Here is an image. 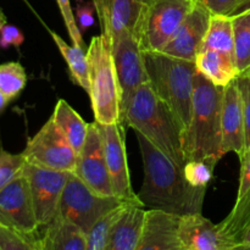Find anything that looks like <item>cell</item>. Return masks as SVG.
<instances>
[{
    "instance_id": "obj_1",
    "label": "cell",
    "mask_w": 250,
    "mask_h": 250,
    "mask_svg": "<svg viewBox=\"0 0 250 250\" xmlns=\"http://www.w3.org/2000/svg\"><path fill=\"white\" fill-rule=\"evenodd\" d=\"M144 167V181L137 194L146 209L176 216L202 214L207 188H195L186 180L183 168L142 134L137 133Z\"/></svg>"
},
{
    "instance_id": "obj_2",
    "label": "cell",
    "mask_w": 250,
    "mask_h": 250,
    "mask_svg": "<svg viewBox=\"0 0 250 250\" xmlns=\"http://www.w3.org/2000/svg\"><path fill=\"white\" fill-rule=\"evenodd\" d=\"M121 122L146 137L155 148L183 168V132L168 105L154 92L150 83L136 90L121 115Z\"/></svg>"
},
{
    "instance_id": "obj_3",
    "label": "cell",
    "mask_w": 250,
    "mask_h": 250,
    "mask_svg": "<svg viewBox=\"0 0 250 250\" xmlns=\"http://www.w3.org/2000/svg\"><path fill=\"white\" fill-rule=\"evenodd\" d=\"M224 88L197 71L194 77L192 119L183 136L186 161L202 160L216 166L222 154L221 106Z\"/></svg>"
},
{
    "instance_id": "obj_4",
    "label": "cell",
    "mask_w": 250,
    "mask_h": 250,
    "mask_svg": "<svg viewBox=\"0 0 250 250\" xmlns=\"http://www.w3.org/2000/svg\"><path fill=\"white\" fill-rule=\"evenodd\" d=\"M144 62L151 88L172 110L185 136L192 119L195 62L161 51H144Z\"/></svg>"
},
{
    "instance_id": "obj_5",
    "label": "cell",
    "mask_w": 250,
    "mask_h": 250,
    "mask_svg": "<svg viewBox=\"0 0 250 250\" xmlns=\"http://www.w3.org/2000/svg\"><path fill=\"white\" fill-rule=\"evenodd\" d=\"M89 90L95 122L102 126L121 122V97L111 43L103 34L93 37L87 49ZM122 124V122H121Z\"/></svg>"
},
{
    "instance_id": "obj_6",
    "label": "cell",
    "mask_w": 250,
    "mask_h": 250,
    "mask_svg": "<svg viewBox=\"0 0 250 250\" xmlns=\"http://www.w3.org/2000/svg\"><path fill=\"white\" fill-rule=\"evenodd\" d=\"M133 202L139 200H125L116 195L99 194L75 173H71L61 195L58 216L72 222L88 233L105 215Z\"/></svg>"
},
{
    "instance_id": "obj_7",
    "label": "cell",
    "mask_w": 250,
    "mask_h": 250,
    "mask_svg": "<svg viewBox=\"0 0 250 250\" xmlns=\"http://www.w3.org/2000/svg\"><path fill=\"white\" fill-rule=\"evenodd\" d=\"M195 4L197 0H148L136 34L142 50H163Z\"/></svg>"
},
{
    "instance_id": "obj_8",
    "label": "cell",
    "mask_w": 250,
    "mask_h": 250,
    "mask_svg": "<svg viewBox=\"0 0 250 250\" xmlns=\"http://www.w3.org/2000/svg\"><path fill=\"white\" fill-rule=\"evenodd\" d=\"M22 156L27 164L62 172H75L77 153L54 120L49 119L28 139Z\"/></svg>"
},
{
    "instance_id": "obj_9",
    "label": "cell",
    "mask_w": 250,
    "mask_h": 250,
    "mask_svg": "<svg viewBox=\"0 0 250 250\" xmlns=\"http://www.w3.org/2000/svg\"><path fill=\"white\" fill-rule=\"evenodd\" d=\"M111 53L119 81L122 115L136 90L149 82V76L144 51L133 32L125 31L114 37Z\"/></svg>"
},
{
    "instance_id": "obj_10",
    "label": "cell",
    "mask_w": 250,
    "mask_h": 250,
    "mask_svg": "<svg viewBox=\"0 0 250 250\" xmlns=\"http://www.w3.org/2000/svg\"><path fill=\"white\" fill-rule=\"evenodd\" d=\"M23 173L28 180L34 212L42 229L58 216L61 195L72 172L48 170L26 163Z\"/></svg>"
},
{
    "instance_id": "obj_11",
    "label": "cell",
    "mask_w": 250,
    "mask_h": 250,
    "mask_svg": "<svg viewBox=\"0 0 250 250\" xmlns=\"http://www.w3.org/2000/svg\"><path fill=\"white\" fill-rule=\"evenodd\" d=\"M0 221L28 234H38L41 231L23 170L0 189Z\"/></svg>"
},
{
    "instance_id": "obj_12",
    "label": "cell",
    "mask_w": 250,
    "mask_h": 250,
    "mask_svg": "<svg viewBox=\"0 0 250 250\" xmlns=\"http://www.w3.org/2000/svg\"><path fill=\"white\" fill-rule=\"evenodd\" d=\"M73 173L99 194L115 195L105 159L102 129L97 122L89 124L87 139L78 153Z\"/></svg>"
},
{
    "instance_id": "obj_13",
    "label": "cell",
    "mask_w": 250,
    "mask_h": 250,
    "mask_svg": "<svg viewBox=\"0 0 250 250\" xmlns=\"http://www.w3.org/2000/svg\"><path fill=\"white\" fill-rule=\"evenodd\" d=\"M103 146L105 159L109 168L112 192L116 197L125 200H139L132 189L129 177L128 163H127L126 144H125L124 124H112L102 126Z\"/></svg>"
},
{
    "instance_id": "obj_14",
    "label": "cell",
    "mask_w": 250,
    "mask_h": 250,
    "mask_svg": "<svg viewBox=\"0 0 250 250\" xmlns=\"http://www.w3.org/2000/svg\"><path fill=\"white\" fill-rule=\"evenodd\" d=\"M211 15L204 5L197 1L161 53L182 60L195 61L204 45Z\"/></svg>"
},
{
    "instance_id": "obj_15",
    "label": "cell",
    "mask_w": 250,
    "mask_h": 250,
    "mask_svg": "<svg viewBox=\"0 0 250 250\" xmlns=\"http://www.w3.org/2000/svg\"><path fill=\"white\" fill-rule=\"evenodd\" d=\"M221 128L222 154L226 155L233 151L241 158L246 150V133L243 105L237 80L227 84L222 92Z\"/></svg>"
},
{
    "instance_id": "obj_16",
    "label": "cell",
    "mask_w": 250,
    "mask_h": 250,
    "mask_svg": "<svg viewBox=\"0 0 250 250\" xmlns=\"http://www.w3.org/2000/svg\"><path fill=\"white\" fill-rule=\"evenodd\" d=\"M99 19L102 34L111 43L121 32L137 34L143 5L137 0H92Z\"/></svg>"
},
{
    "instance_id": "obj_17",
    "label": "cell",
    "mask_w": 250,
    "mask_h": 250,
    "mask_svg": "<svg viewBox=\"0 0 250 250\" xmlns=\"http://www.w3.org/2000/svg\"><path fill=\"white\" fill-rule=\"evenodd\" d=\"M180 219V216L161 210L146 209L137 250H185L178 234Z\"/></svg>"
},
{
    "instance_id": "obj_18",
    "label": "cell",
    "mask_w": 250,
    "mask_h": 250,
    "mask_svg": "<svg viewBox=\"0 0 250 250\" xmlns=\"http://www.w3.org/2000/svg\"><path fill=\"white\" fill-rule=\"evenodd\" d=\"M178 234L186 250H234L220 229L203 214L182 216Z\"/></svg>"
},
{
    "instance_id": "obj_19",
    "label": "cell",
    "mask_w": 250,
    "mask_h": 250,
    "mask_svg": "<svg viewBox=\"0 0 250 250\" xmlns=\"http://www.w3.org/2000/svg\"><path fill=\"white\" fill-rule=\"evenodd\" d=\"M146 215V209L141 203L127 204L112 225L106 250H137Z\"/></svg>"
},
{
    "instance_id": "obj_20",
    "label": "cell",
    "mask_w": 250,
    "mask_h": 250,
    "mask_svg": "<svg viewBox=\"0 0 250 250\" xmlns=\"http://www.w3.org/2000/svg\"><path fill=\"white\" fill-rule=\"evenodd\" d=\"M41 229L43 250H87V233L67 220L56 216Z\"/></svg>"
},
{
    "instance_id": "obj_21",
    "label": "cell",
    "mask_w": 250,
    "mask_h": 250,
    "mask_svg": "<svg viewBox=\"0 0 250 250\" xmlns=\"http://www.w3.org/2000/svg\"><path fill=\"white\" fill-rule=\"evenodd\" d=\"M194 62L198 72L217 87L225 88L239 76L234 59L212 49L202 48Z\"/></svg>"
},
{
    "instance_id": "obj_22",
    "label": "cell",
    "mask_w": 250,
    "mask_h": 250,
    "mask_svg": "<svg viewBox=\"0 0 250 250\" xmlns=\"http://www.w3.org/2000/svg\"><path fill=\"white\" fill-rule=\"evenodd\" d=\"M51 119L58 125L61 132L65 134L67 141L70 142L78 155L81 149L84 146L85 139H87L89 124H87L80 116V114L63 99L58 100Z\"/></svg>"
},
{
    "instance_id": "obj_23",
    "label": "cell",
    "mask_w": 250,
    "mask_h": 250,
    "mask_svg": "<svg viewBox=\"0 0 250 250\" xmlns=\"http://www.w3.org/2000/svg\"><path fill=\"white\" fill-rule=\"evenodd\" d=\"M50 36L67 65L72 82L80 85L88 93L89 90V70H88L87 53H84L83 46L73 45V44L70 45L67 42L63 41L58 33L53 31H50Z\"/></svg>"
},
{
    "instance_id": "obj_24",
    "label": "cell",
    "mask_w": 250,
    "mask_h": 250,
    "mask_svg": "<svg viewBox=\"0 0 250 250\" xmlns=\"http://www.w3.org/2000/svg\"><path fill=\"white\" fill-rule=\"evenodd\" d=\"M217 225L234 248L243 243L244 237L250 229V189L246 195L236 200L229 216Z\"/></svg>"
},
{
    "instance_id": "obj_25",
    "label": "cell",
    "mask_w": 250,
    "mask_h": 250,
    "mask_svg": "<svg viewBox=\"0 0 250 250\" xmlns=\"http://www.w3.org/2000/svg\"><path fill=\"white\" fill-rule=\"evenodd\" d=\"M203 48L220 51L234 59L233 20L229 15H211ZM236 61V59H234ZM237 66V65H236Z\"/></svg>"
},
{
    "instance_id": "obj_26",
    "label": "cell",
    "mask_w": 250,
    "mask_h": 250,
    "mask_svg": "<svg viewBox=\"0 0 250 250\" xmlns=\"http://www.w3.org/2000/svg\"><path fill=\"white\" fill-rule=\"evenodd\" d=\"M233 20L234 59L239 75L250 71V12L231 16Z\"/></svg>"
},
{
    "instance_id": "obj_27",
    "label": "cell",
    "mask_w": 250,
    "mask_h": 250,
    "mask_svg": "<svg viewBox=\"0 0 250 250\" xmlns=\"http://www.w3.org/2000/svg\"><path fill=\"white\" fill-rule=\"evenodd\" d=\"M27 83L23 66L16 61L0 65V90L9 102L19 97Z\"/></svg>"
},
{
    "instance_id": "obj_28",
    "label": "cell",
    "mask_w": 250,
    "mask_h": 250,
    "mask_svg": "<svg viewBox=\"0 0 250 250\" xmlns=\"http://www.w3.org/2000/svg\"><path fill=\"white\" fill-rule=\"evenodd\" d=\"M1 250H43L38 234H28L0 221Z\"/></svg>"
},
{
    "instance_id": "obj_29",
    "label": "cell",
    "mask_w": 250,
    "mask_h": 250,
    "mask_svg": "<svg viewBox=\"0 0 250 250\" xmlns=\"http://www.w3.org/2000/svg\"><path fill=\"white\" fill-rule=\"evenodd\" d=\"M126 205L112 210L111 212L105 215L103 219H100L99 221L89 229V232L87 233V250H106L107 239H109V234L110 231H111L112 225L116 221L117 217L121 214L122 209H124Z\"/></svg>"
},
{
    "instance_id": "obj_30",
    "label": "cell",
    "mask_w": 250,
    "mask_h": 250,
    "mask_svg": "<svg viewBox=\"0 0 250 250\" xmlns=\"http://www.w3.org/2000/svg\"><path fill=\"white\" fill-rule=\"evenodd\" d=\"M24 164L22 154H11L0 149V189L22 172Z\"/></svg>"
},
{
    "instance_id": "obj_31",
    "label": "cell",
    "mask_w": 250,
    "mask_h": 250,
    "mask_svg": "<svg viewBox=\"0 0 250 250\" xmlns=\"http://www.w3.org/2000/svg\"><path fill=\"white\" fill-rule=\"evenodd\" d=\"M215 167L202 160H188L183 166V173L189 185L195 188H207L211 181Z\"/></svg>"
},
{
    "instance_id": "obj_32",
    "label": "cell",
    "mask_w": 250,
    "mask_h": 250,
    "mask_svg": "<svg viewBox=\"0 0 250 250\" xmlns=\"http://www.w3.org/2000/svg\"><path fill=\"white\" fill-rule=\"evenodd\" d=\"M56 2L59 5L61 15H62L63 22H65V26L67 28L68 36H70L72 44L73 45L83 46L84 48V42H83L82 33H81L80 28L77 26V22H76V17L75 14H73L70 0H56Z\"/></svg>"
},
{
    "instance_id": "obj_33",
    "label": "cell",
    "mask_w": 250,
    "mask_h": 250,
    "mask_svg": "<svg viewBox=\"0 0 250 250\" xmlns=\"http://www.w3.org/2000/svg\"><path fill=\"white\" fill-rule=\"evenodd\" d=\"M242 97L244 116V133H246V149L250 146V71L239 75L236 78Z\"/></svg>"
},
{
    "instance_id": "obj_34",
    "label": "cell",
    "mask_w": 250,
    "mask_h": 250,
    "mask_svg": "<svg viewBox=\"0 0 250 250\" xmlns=\"http://www.w3.org/2000/svg\"><path fill=\"white\" fill-rule=\"evenodd\" d=\"M94 12L95 7L93 1H83V0H80L77 2L75 17L81 33L89 29L94 24Z\"/></svg>"
},
{
    "instance_id": "obj_35",
    "label": "cell",
    "mask_w": 250,
    "mask_h": 250,
    "mask_svg": "<svg viewBox=\"0 0 250 250\" xmlns=\"http://www.w3.org/2000/svg\"><path fill=\"white\" fill-rule=\"evenodd\" d=\"M24 41V36L16 26L12 24H5L0 31V46L4 49L10 46H16L19 48Z\"/></svg>"
},
{
    "instance_id": "obj_36",
    "label": "cell",
    "mask_w": 250,
    "mask_h": 250,
    "mask_svg": "<svg viewBox=\"0 0 250 250\" xmlns=\"http://www.w3.org/2000/svg\"><path fill=\"white\" fill-rule=\"evenodd\" d=\"M241 160V175H239V186L237 199L246 195L250 189V146L244 150Z\"/></svg>"
},
{
    "instance_id": "obj_37",
    "label": "cell",
    "mask_w": 250,
    "mask_h": 250,
    "mask_svg": "<svg viewBox=\"0 0 250 250\" xmlns=\"http://www.w3.org/2000/svg\"><path fill=\"white\" fill-rule=\"evenodd\" d=\"M214 15H229L238 5L239 0H197Z\"/></svg>"
},
{
    "instance_id": "obj_38",
    "label": "cell",
    "mask_w": 250,
    "mask_h": 250,
    "mask_svg": "<svg viewBox=\"0 0 250 250\" xmlns=\"http://www.w3.org/2000/svg\"><path fill=\"white\" fill-rule=\"evenodd\" d=\"M249 12H250V0H247L244 4L239 5L238 7H236V9H234L233 11L231 12V15H229V16H237V15L249 14Z\"/></svg>"
},
{
    "instance_id": "obj_39",
    "label": "cell",
    "mask_w": 250,
    "mask_h": 250,
    "mask_svg": "<svg viewBox=\"0 0 250 250\" xmlns=\"http://www.w3.org/2000/svg\"><path fill=\"white\" fill-rule=\"evenodd\" d=\"M9 104V100L5 98V95L2 94V92L0 90V114H1L2 111H4V109L6 107V105Z\"/></svg>"
},
{
    "instance_id": "obj_40",
    "label": "cell",
    "mask_w": 250,
    "mask_h": 250,
    "mask_svg": "<svg viewBox=\"0 0 250 250\" xmlns=\"http://www.w3.org/2000/svg\"><path fill=\"white\" fill-rule=\"evenodd\" d=\"M6 24V17H5L4 12L1 11V9H0V31H1L2 27Z\"/></svg>"
},
{
    "instance_id": "obj_41",
    "label": "cell",
    "mask_w": 250,
    "mask_h": 250,
    "mask_svg": "<svg viewBox=\"0 0 250 250\" xmlns=\"http://www.w3.org/2000/svg\"><path fill=\"white\" fill-rule=\"evenodd\" d=\"M241 246H247V247H250V229H249L248 232H247L246 237H244V239H243V243H242ZM241 246H239V247H241Z\"/></svg>"
},
{
    "instance_id": "obj_42",
    "label": "cell",
    "mask_w": 250,
    "mask_h": 250,
    "mask_svg": "<svg viewBox=\"0 0 250 250\" xmlns=\"http://www.w3.org/2000/svg\"><path fill=\"white\" fill-rule=\"evenodd\" d=\"M137 1H138L139 4H142V5H146V2L148 1V0H137Z\"/></svg>"
},
{
    "instance_id": "obj_43",
    "label": "cell",
    "mask_w": 250,
    "mask_h": 250,
    "mask_svg": "<svg viewBox=\"0 0 250 250\" xmlns=\"http://www.w3.org/2000/svg\"><path fill=\"white\" fill-rule=\"evenodd\" d=\"M246 1H247V0H239V2H238V5H237V7H238V6H239V5L244 4V2H246ZM229 15H231V14H229Z\"/></svg>"
},
{
    "instance_id": "obj_44",
    "label": "cell",
    "mask_w": 250,
    "mask_h": 250,
    "mask_svg": "<svg viewBox=\"0 0 250 250\" xmlns=\"http://www.w3.org/2000/svg\"><path fill=\"white\" fill-rule=\"evenodd\" d=\"M0 250H1V248H0Z\"/></svg>"
},
{
    "instance_id": "obj_45",
    "label": "cell",
    "mask_w": 250,
    "mask_h": 250,
    "mask_svg": "<svg viewBox=\"0 0 250 250\" xmlns=\"http://www.w3.org/2000/svg\"><path fill=\"white\" fill-rule=\"evenodd\" d=\"M185 250H186V249H185Z\"/></svg>"
}]
</instances>
